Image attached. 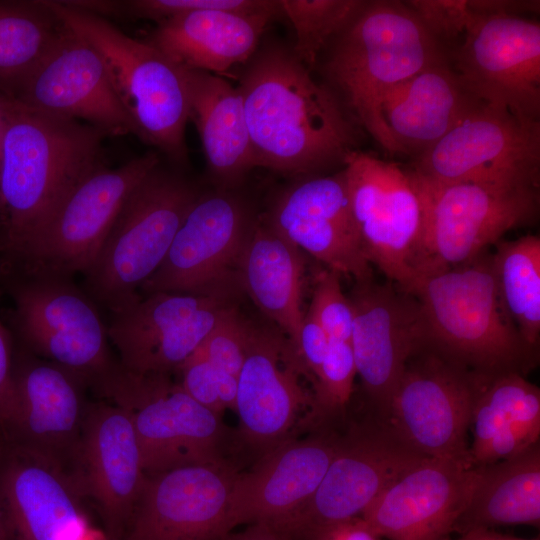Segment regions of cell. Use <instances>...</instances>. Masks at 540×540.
Segmentation results:
<instances>
[{
	"instance_id": "1",
	"label": "cell",
	"mask_w": 540,
	"mask_h": 540,
	"mask_svg": "<svg viewBox=\"0 0 540 540\" xmlns=\"http://www.w3.org/2000/svg\"><path fill=\"white\" fill-rule=\"evenodd\" d=\"M238 90L256 166L310 173L343 163L356 150V129L342 103L293 52L259 53Z\"/></svg>"
},
{
	"instance_id": "2",
	"label": "cell",
	"mask_w": 540,
	"mask_h": 540,
	"mask_svg": "<svg viewBox=\"0 0 540 540\" xmlns=\"http://www.w3.org/2000/svg\"><path fill=\"white\" fill-rule=\"evenodd\" d=\"M105 137L7 98L0 152V254L19 266L69 192L100 162Z\"/></svg>"
},
{
	"instance_id": "3",
	"label": "cell",
	"mask_w": 540,
	"mask_h": 540,
	"mask_svg": "<svg viewBox=\"0 0 540 540\" xmlns=\"http://www.w3.org/2000/svg\"><path fill=\"white\" fill-rule=\"evenodd\" d=\"M450 59L404 2L368 1L335 37L324 64L354 115L390 154L396 150L381 116L388 92L425 68Z\"/></svg>"
},
{
	"instance_id": "4",
	"label": "cell",
	"mask_w": 540,
	"mask_h": 540,
	"mask_svg": "<svg viewBox=\"0 0 540 540\" xmlns=\"http://www.w3.org/2000/svg\"><path fill=\"white\" fill-rule=\"evenodd\" d=\"M413 296L425 324L426 342L486 378L520 373L536 365L506 314L494 277L492 254L420 280Z\"/></svg>"
},
{
	"instance_id": "5",
	"label": "cell",
	"mask_w": 540,
	"mask_h": 540,
	"mask_svg": "<svg viewBox=\"0 0 540 540\" xmlns=\"http://www.w3.org/2000/svg\"><path fill=\"white\" fill-rule=\"evenodd\" d=\"M64 23L100 55L134 135L184 163L189 99L185 70L148 41L132 38L105 17L51 1Z\"/></svg>"
},
{
	"instance_id": "6",
	"label": "cell",
	"mask_w": 540,
	"mask_h": 540,
	"mask_svg": "<svg viewBox=\"0 0 540 540\" xmlns=\"http://www.w3.org/2000/svg\"><path fill=\"white\" fill-rule=\"evenodd\" d=\"M410 170L423 206L415 267L417 284L425 277L473 261L507 232L530 225L538 216L539 186L478 181L437 183Z\"/></svg>"
},
{
	"instance_id": "7",
	"label": "cell",
	"mask_w": 540,
	"mask_h": 540,
	"mask_svg": "<svg viewBox=\"0 0 540 540\" xmlns=\"http://www.w3.org/2000/svg\"><path fill=\"white\" fill-rule=\"evenodd\" d=\"M199 195L190 182L159 165L130 193L86 273L92 293L111 311L139 296Z\"/></svg>"
},
{
	"instance_id": "8",
	"label": "cell",
	"mask_w": 540,
	"mask_h": 540,
	"mask_svg": "<svg viewBox=\"0 0 540 540\" xmlns=\"http://www.w3.org/2000/svg\"><path fill=\"white\" fill-rule=\"evenodd\" d=\"M97 392L127 412L147 475L224 461L221 415L195 401L169 374L134 375L119 366Z\"/></svg>"
},
{
	"instance_id": "9",
	"label": "cell",
	"mask_w": 540,
	"mask_h": 540,
	"mask_svg": "<svg viewBox=\"0 0 540 540\" xmlns=\"http://www.w3.org/2000/svg\"><path fill=\"white\" fill-rule=\"evenodd\" d=\"M489 379L425 342L405 365L385 423L426 457L471 462L467 432L477 396Z\"/></svg>"
},
{
	"instance_id": "10",
	"label": "cell",
	"mask_w": 540,
	"mask_h": 540,
	"mask_svg": "<svg viewBox=\"0 0 540 540\" xmlns=\"http://www.w3.org/2000/svg\"><path fill=\"white\" fill-rule=\"evenodd\" d=\"M344 174L364 253L387 279L412 294L416 284L423 206L410 168L358 149Z\"/></svg>"
},
{
	"instance_id": "11",
	"label": "cell",
	"mask_w": 540,
	"mask_h": 540,
	"mask_svg": "<svg viewBox=\"0 0 540 540\" xmlns=\"http://www.w3.org/2000/svg\"><path fill=\"white\" fill-rule=\"evenodd\" d=\"M159 162L151 151L116 168L97 166L61 202L18 267L27 277L86 274L124 202Z\"/></svg>"
},
{
	"instance_id": "12",
	"label": "cell",
	"mask_w": 540,
	"mask_h": 540,
	"mask_svg": "<svg viewBox=\"0 0 540 540\" xmlns=\"http://www.w3.org/2000/svg\"><path fill=\"white\" fill-rule=\"evenodd\" d=\"M11 292L12 321L28 352L71 371L94 390L119 368L96 307L65 278L25 277Z\"/></svg>"
},
{
	"instance_id": "13",
	"label": "cell",
	"mask_w": 540,
	"mask_h": 540,
	"mask_svg": "<svg viewBox=\"0 0 540 540\" xmlns=\"http://www.w3.org/2000/svg\"><path fill=\"white\" fill-rule=\"evenodd\" d=\"M410 168L437 183L540 186V121L478 102Z\"/></svg>"
},
{
	"instance_id": "14",
	"label": "cell",
	"mask_w": 540,
	"mask_h": 540,
	"mask_svg": "<svg viewBox=\"0 0 540 540\" xmlns=\"http://www.w3.org/2000/svg\"><path fill=\"white\" fill-rule=\"evenodd\" d=\"M254 225L237 197L223 191L200 194L141 290L236 299L242 290L239 263Z\"/></svg>"
},
{
	"instance_id": "15",
	"label": "cell",
	"mask_w": 540,
	"mask_h": 540,
	"mask_svg": "<svg viewBox=\"0 0 540 540\" xmlns=\"http://www.w3.org/2000/svg\"><path fill=\"white\" fill-rule=\"evenodd\" d=\"M424 458L375 417L340 437L315 493L273 529L286 539H300L319 526L361 516L384 490Z\"/></svg>"
},
{
	"instance_id": "16",
	"label": "cell",
	"mask_w": 540,
	"mask_h": 540,
	"mask_svg": "<svg viewBox=\"0 0 540 540\" xmlns=\"http://www.w3.org/2000/svg\"><path fill=\"white\" fill-rule=\"evenodd\" d=\"M452 60L456 76L473 99L539 121V21L473 15Z\"/></svg>"
},
{
	"instance_id": "17",
	"label": "cell",
	"mask_w": 540,
	"mask_h": 540,
	"mask_svg": "<svg viewBox=\"0 0 540 540\" xmlns=\"http://www.w3.org/2000/svg\"><path fill=\"white\" fill-rule=\"evenodd\" d=\"M235 299L153 292L112 311L107 333L134 375L169 374L196 351Z\"/></svg>"
},
{
	"instance_id": "18",
	"label": "cell",
	"mask_w": 540,
	"mask_h": 540,
	"mask_svg": "<svg viewBox=\"0 0 540 540\" xmlns=\"http://www.w3.org/2000/svg\"><path fill=\"white\" fill-rule=\"evenodd\" d=\"M350 344L357 375L375 417L386 422L396 385L409 357L426 342L418 300L391 283L355 282Z\"/></svg>"
},
{
	"instance_id": "19",
	"label": "cell",
	"mask_w": 540,
	"mask_h": 540,
	"mask_svg": "<svg viewBox=\"0 0 540 540\" xmlns=\"http://www.w3.org/2000/svg\"><path fill=\"white\" fill-rule=\"evenodd\" d=\"M237 475L225 461L147 475L122 540H222Z\"/></svg>"
},
{
	"instance_id": "20",
	"label": "cell",
	"mask_w": 540,
	"mask_h": 540,
	"mask_svg": "<svg viewBox=\"0 0 540 540\" xmlns=\"http://www.w3.org/2000/svg\"><path fill=\"white\" fill-rule=\"evenodd\" d=\"M26 351L14 355L17 413L5 441L39 456L79 482L86 384L71 371Z\"/></svg>"
},
{
	"instance_id": "21",
	"label": "cell",
	"mask_w": 540,
	"mask_h": 540,
	"mask_svg": "<svg viewBox=\"0 0 540 540\" xmlns=\"http://www.w3.org/2000/svg\"><path fill=\"white\" fill-rule=\"evenodd\" d=\"M301 374L308 372L286 336L252 323L235 404L246 443L267 453L286 441L304 408L312 409Z\"/></svg>"
},
{
	"instance_id": "22",
	"label": "cell",
	"mask_w": 540,
	"mask_h": 540,
	"mask_svg": "<svg viewBox=\"0 0 540 540\" xmlns=\"http://www.w3.org/2000/svg\"><path fill=\"white\" fill-rule=\"evenodd\" d=\"M0 488L9 540H97L76 478L4 443Z\"/></svg>"
},
{
	"instance_id": "23",
	"label": "cell",
	"mask_w": 540,
	"mask_h": 540,
	"mask_svg": "<svg viewBox=\"0 0 540 540\" xmlns=\"http://www.w3.org/2000/svg\"><path fill=\"white\" fill-rule=\"evenodd\" d=\"M471 462L426 457L384 490L361 514L388 540H446L477 480Z\"/></svg>"
},
{
	"instance_id": "24",
	"label": "cell",
	"mask_w": 540,
	"mask_h": 540,
	"mask_svg": "<svg viewBox=\"0 0 540 540\" xmlns=\"http://www.w3.org/2000/svg\"><path fill=\"white\" fill-rule=\"evenodd\" d=\"M11 100L41 112L84 121L105 136L134 134L102 58L68 26Z\"/></svg>"
},
{
	"instance_id": "25",
	"label": "cell",
	"mask_w": 540,
	"mask_h": 540,
	"mask_svg": "<svg viewBox=\"0 0 540 540\" xmlns=\"http://www.w3.org/2000/svg\"><path fill=\"white\" fill-rule=\"evenodd\" d=\"M146 476L127 412L111 402H87L78 479L108 536L122 540Z\"/></svg>"
},
{
	"instance_id": "26",
	"label": "cell",
	"mask_w": 540,
	"mask_h": 540,
	"mask_svg": "<svg viewBox=\"0 0 540 540\" xmlns=\"http://www.w3.org/2000/svg\"><path fill=\"white\" fill-rule=\"evenodd\" d=\"M267 222L328 269L352 277L355 282L373 278L343 170L293 185L276 200Z\"/></svg>"
},
{
	"instance_id": "27",
	"label": "cell",
	"mask_w": 540,
	"mask_h": 540,
	"mask_svg": "<svg viewBox=\"0 0 540 540\" xmlns=\"http://www.w3.org/2000/svg\"><path fill=\"white\" fill-rule=\"evenodd\" d=\"M339 441L330 433L286 440L250 472L238 474L229 501L230 530L245 523L276 528L294 515L315 493Z\"/></svg>"
},
{
	"instance_id": "28",
	"label": "cell",
	"mask_w": 540,
	"mask_h": 540,
	"mask_svg": "<svg viewBox=\"0 0 540 540\" xmlns=\"http://www.w3.org/2000/svg\"><path fill=\"white\" fill-rule=\"evenodd\" d=\"M477 103L463 88L447 59L391 89L383 100L381 116L396 153L417 158Z\"/></svg>"
},
{
	"instance_id": "29",
	"label": "cell",
	"mask_w": 540,
	"mask_h": 540,
	"mask_svg": "<svg viewBox=\"0 0 540 540\" xmlns=\"http://www.w3.org/2000/svg\"><path fill=\"white\" fill-rule=\"evenodd\" d=\"M277 12L194 11L158 22L148 42L179 66L224 73L251 57Z\"/></svg>"
},
{
	"instance_id": "30",
	"label": "cell",
	"mask_w": 540,
	"mask_h": 540,
	"mask_svg": "<svg viewBox=\"0 0 540 540\" xmlns=\"http://www.w3.org/2000/svg\"><path fill=\"white\" fill-rule=\"evenodd\" d=\"M300 253L267 221L255 222L239 263L242 290L280 328L295 350L304 318Z\"/></svg>"
},
{
	"instance_id": "31",
	"label": "cell",
	"mask_w": 540,
	"mask_h": 540,
	"mask_svg": "<svg viewBox=\"0 0 540 540\" xmlns=\"http://www.w3.org/2000/svg\"><path fill=\"white\" fill-rule=\"evenodd\" d=\"M183 68L189 118L197 127L210 171L222 183H235L256 166L242 96L219 76Z\"/></svg>"
},
{
	"instance_id": "32",
	"label": "cell",
	"mask_w": 540,
	"mask_h": 540,
	"mask_svg": "<svg viewBox=\"0 0 540 540\" xmlns=\"http://www.w3.org/2000/svg\"><path fill=\"white\" fill-rule=\"evenodd\" d=\"M473 465L516 456L539 443L540 389L512 372L489 379L480 390L471 418Z\"/></svg>"
},
{
	"instance_id": "33",
	"label": "cell",
	"mask_w": 540,
	"mask_h": 540,
	"mask_svg": "<svg viewBox=\"0 0 540 540\" xmlns=\"http://www.w3.org/2000/svg\"><path fill=\"white\" fill-rule=\"evenodd\" d=\"M477 480L453 532L540 522L539 443L508 459L476 465Z\"/></svg>"
},
{
	"instance_id": "34",
	"label": "cell",
	"mask_w": 540,
	"mask_h": 540,
	"mask_svg": "<svg viewBox=\"0 0 540 540\" xmlns=\"http://www.w3.org/2000/svg\"><path fill=\"white\" fill-rule=\"evenodd\" d=\"M67 31L51 1H0V95L13 99Z\"/></svg>"
},
{
	"instance_id": "35",
	"label": "cell",
	"mask_w": 540,
	"mask_h": 540,
	"mask_svg": "<svg viewBox=\"0 0 540 540\" xmlns=\"http://www.w3.org/2000/svg\"><path fill=\"white\" fill-rule=\"evenodd\" d=\"M492 254L503 308L524 342L537 350L540 336V238L499 241Z\"/></svg>"
},
{
	"instance_id": "36",
	"label": "cell",
	"mask_w": 540,
	"mask_h": 540,
	"mask_svg": "<svg viewBox=\"0 0 540 540\" xmlns=\"http://www.w3.org/2000/svg\"><path fill=\"white\" fill-rule=\"evenodd\" d=\"M279 3L295 31L293 53L310 69L327 43L357 17L367 1L281 0Z\"/></svg>"
},
{
	"instance_id": "37",
	"label": "cell",
	"mask_w": 540,
	"mask_h": 540,
	"mask_svg": "<svg viewBox=\"0 0 540 540\" xmlns=\"http://www.w3.org/2000/svg\"><path fill=\"white\" fill-rule=\"evenodd\" d=\"M357 375L350 342L330 341L325 358L313 379L312 414L326 420L342 411L351 398Z\"/></svg>"
},
{
	"instance_id": "38",
	"label": "cell",
	"mask_w": 540,
	"mask_h": 540,
	"mask_svg": "<svg viewBox=\"0 0 540 540\" xmlns=\"http://www.w3.org/2000/svg\"><path fill=\"white\" fill-rule=\"evenodd\" d=\"M251 328L252 322L239 313L235 304L222 314L193 355L238 377Z\"/></svg>"
},
{
	"instance_id": "39",
	"label": "cell",
	"mask_w": 540,
	"mask_h": 540,
	"mask_svg": "<svg viewBox=\"0 0 540 540\" xmlns=\"http://www.w3.org/2000/svg\"><path fill=\"white\" fill-rule=\"evenodd\" d=\"M178 370L182 373L179 384L195 401L219 415L225 409L235 410L236 376L193 354Z\"/></svg>"
},
{
	"instance_id": "40",
	"label": "cell",
	"mask_w": 540,
	"mask_h": 540,
	"mask_svg": "<svg viewBox=\"0 0 540 540\" xmlns=\"http://www.w3.org/2000/svg\"><path fill=\"white\" fill-rule=\"evenodd\" d=\"M200 10L260 12L281 8L279 1L264 0H133L117 1L116 14L160 22Z\"/></svg>"
},
{
	"instance_id": "41",
	"label": "cell",
	"mask_w": 540,
	"mask_h": 540,
	"mask_svg": "<svg viewBox=\"0 0 540 540\" xmlns=\"http://www.w3.org/2000/svg\"><path fill=\"white\" fill-rule=\"evenodd\" d=\"M340 276L328 268L316 275L313 298L307 312L324 329L330 341L350 342L353 311L342 291Z\"/></svg>"
},
{
	"instance_id": "42",
	"label": "cell",
	"mask_w": 540,
	"mask_h": 540,
	"mask_svg": "<svg viewBox=\"0 0 540 540\" xmlns=\"http://www.w3.org/2000/svg\"><path fill=\"white\" fill-rule=\"evenodd\" d=\"M404 3L443 46L464 35L473 19L467 0H410Z\"/></svg>"
},
{
	"instance_id": "43",
	"label": "cell",
	"mask_w": 540,
	"mask_h": 540,
	"mask_svg": "<svg viewBox=\"0 0 540 540\" xmlns=\"http://www.w3.org/2000/svg\"><path fill=\"white\" fill-rule=\"evenodd\" d=\"M14 355L10 333L0 320V433L4 440L13 428L17 413Z\"/></svg>"
},
{
	"instance_id": "44",
	"label": "cell",
	"mask_w": 540,
	"mask_h": 540,
	"mask_svg": "<svg viewBox=\"0 0 540 540\" xmlns=\"http://www.w3.org/2000/svg\"><path fill=\"white\" fill-rule=\"evenodd\" d=\"M330 339L310 313H306L296 352L313 380L328 351Z\"/></svg>"
},
{
	"instance_id": "45",
	"label": "cell",
	"mask_w": 540,
	"mask_h": 540,
	"mask_svg": "<svg viewBox=\"0 0 540 540\" xmlns=\"http://www.w3.org/2000/svg\"><path fill=\"white\" fill-rule=\"evenodd\" d=\"M304 540H379L361 516L352 517L314 528L304 534Z\"/></svg>"
},
{
	"instance_id": "46",
	"label": "cell",
	"mask_w": 540,
	"mask_h": 540,
	"mask_svg": "<svg viewBox=\"0 0 540 540\" xmlns=\"http://www.w3.org/2000/svg\"><path fill=\"white\" fill-rule=\"evenodd\" d=\"M467 4L471 13L479 17H522L540 9L538 0H467Z\"/></svg>"
},
{
	"instance_id": "47",
	"label": "cell",
	"mask_w": 540,
	"mask_h": 540,
	"mask_svg": "<svg viewBox=\"0 0 540 540\" xmlns=\"http://www.w3.org/2000/svg\"><path fill=\"white\" fill-rule=\"evenodd\" d=\"M222 540H288L264 523L250 524L237 533H229Z\"/></svg>"
},
{
	"instance_id": "48",
	"label": "cell",
	"mask_w": 540,
	"mask_h": 540,
	"mask_svg": "<svg viewBox=\"0 0 540 540\" xmlns=\"http://www.w3.org/2000/svg\"><path fill=\"white\" fill-rule=\"evenodd\" d=\"M446 540H450L449 538ZM454 540H526L493 531L491 528L470 529ZM538 540V539H537Z\"/></svg>"
},
{
	"instance_id": "49",
	"label": "cell",
	"mask_w": 540,
	"mask_h": 540,
	"mask_svg": "<svg viewBox=\"0 0 540 540\" xmlns=\"http://www.w3.org/2000/svg\"><path fill=\"white\" fill-rule=\"evenodd\" d=\"M5 440L0 433V465ZM0 540H9L0 488Z\"/></svg>"
},
{
	"instance_id": "50",
	"label": "cell",
	"mask_w": 540,
	"mask_h": 540,
	"mask_svg": "<svg viewBox=\"0 0 540 540\" xmlns=\"http://www.w3.org/2000/svg\"><path fill=\"white\" fill-rule=\"evenodd\" d=\"M7 98L0 95V152L6 123Z\"/></svg>"
},
{
	"instance_id": "51",
	"label": "cell",
	"mask_w": 540,
	"mask_h": 540,
	"mask_svg": "<svg viewBox=\"0 0 540 540\" xmlns=\"http://www.w3.org/2000/svg\"><path fill=\"white\" fill-rule=\"evenodd\" d=\"M97 540H118V539L112 538L108 536L105 532H103V534Z\"/></svg>"
}]
</instances>
